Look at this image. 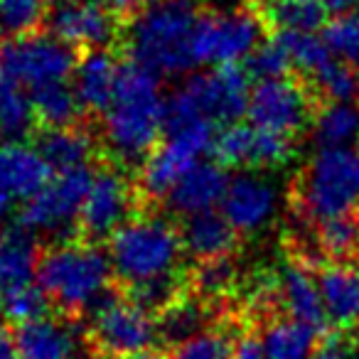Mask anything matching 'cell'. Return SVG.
Returning a JSON list of instances; mask_svg holds the SVG:
<instances>
[{"mask_svg":"<svg viewBox=\"0 0 359 359\" xmlns=\"http://www.w3.org/2000/svg\"><path fill=\"white\" fill-rule=\"evenodd\" d=\"M320 148H347L359 143V109L354 104H325L313 123Z\"/></svg>","mask_w":359,"mask_h":359,"instance_id":"31","label":"cell"},{"mask_svg":"<svg viewBox=\"0 0 359 359\" xmlns=\"http://www.w3.org/2000/svg\"><path fill=\"white\" fill-rule=\"evenodd\" d=\"M47 27L57 40L86 52L109 50L121 32V22L99 0H57Z\"/></svg>","mask_w":359,"mask_h":359,"instance_id":"14","label":"cell"},{"mask_svg":"<svg viewBox=\"0 0 359 359\" xmlns=\"http://www.w3.org/2000/svg\"><path fill=\"white\" fill-rule=\"evenodd\" d=\"M94 170L96 168H79L52 175V180L35 197L22 202L15 224L35 236H55V244L72 241V234H79V215L94 182Z\"/></svg>","mask_w":359,"mask_h":359,"instance_id":"8","label":"cell"},{"mask_svg":"<svg viewBox=\"0 0 359 359\" xmlns=\"http://www.w3.org/2000/svg\"><path fill=\"white\" fill-rule=\"evenodd\" d=\"M84 339L96 359H130L158 342L155 318L116 290L89 315Z\"/></svg>","mask_w":359,"mask_h":359,"instance_id":"9","label":"cell"},{"mask_svg":"<svg viewBox=\"0 0 359 359\" xmlns=\"http://www.w3.org/2000/svg\"><path fill=\"white\" fill-rule=\"evenodd\" d=\"M280 45L285 47L293 69L298 72L300 79H313L318 72H323L330 62L334 60L332 50L327 47L323 35H300V32H278L276 35Z\"/></svg>","mask_w":359,"mask_h":359,"instance_id":"34","label":"cell"},{"mask_svg":"<svg viewBox=\"0 0 359 359\" xmlns=\"http://www.w3.org/2000/svg\"><path fill=\"white\" fill-rule=\"evenodd\" d=\"M219 320L215 303L197 298V295L187 293L177 300L175 305H170L165 313H160L155 318V330H158V342L168 344L170 349L185 344L187 339L197 337V334L212 330Z\"/></svg>","mask_w":359,"mask_h":359,"instance_id":"23","label":"cell"},{"mask_svg":"<svg viewBox=\"0 0 359 359\" xmlns=\"http://www.w3.org/2000/svg\"><path fill=\"white\" fill-rule=\"evenodd\" d=\"M99 3L121 22V25H128V22L135 20L145 8L153 6L155 0H99Z\"/></svg>","mask_w":359,"mask_h":359,"instance_id":"44","label":"cell"},{"mask_svg":"<svg viewBox=\"0 0 359 359\" xmlns=\"http://www.w3.org/2000/svg\"><path fill=\"white\" fill-rule=\"evenodd\" d=\"M313 241L325 261L359 264V210L313 226Z\"/></svg>","mask_w":359,"mask_h":359,"instance_id":"28","label":"cell"},{"mask_svg":"<svg viewBox=\"0 0 359 359\" xmlns=\"http://www.w3.org/2000/svg\"><path fill=\"white\" fill-rule=\"evenodd\" d=\"M325 6H327V11L334 13V18H337V15H344V13L357 11L359 0H325Z\"/></svg>","mask_w":359,"mask_h":359,"instance_id":"46","label":"cell"},{"mask_svg":"<svg viewBox=\"0 0 359 359\" xmlns=\"http://www.w3.org/2000/svg\"><path fill=\"white\" fill-rule=\"evenodd\" d=\"M325 42L332 50L337 60L352 65L354 69L359 67V8L352 13H344L330 20V25L323 32Z\"/></svg>","mask_w":359,"mask_h":359,"instance_id":"40","label":"cell"},{"mask_svg":"<svg viewBox=\"0 0 359 359\" xmlns=\"http://www.w3.org/2000/svg\"><path fill=\"white\" fill-rule=\"evenodd\" d=\"M241 330H229L224 325H215L207 332L187 339L185 344L170 349V359H231L234 339Z\"/></svg>","mask_w":359,"mask_h":359,"instance_id":"38","label":"cell"},{"mask_svg":"<svg viewBox=\"0 0 359 359\" xmlns=\"http://www.w3.org/2000/svg\"><path fill=\"white\" fill-rule=\"evenodd\" d=\"M323 109L320 99L313 94L310 84L298 74L285 79L264 81L251 89L249 123L261 130L298 138L308 126L315 123V116Z\"/></svg>","mask_w":359,"mask_h":359,"instance_id":"11","label":"cell"},{"mask_svg":"<svg viewBox=\"0 0 359 359\" xmlns=\"http://www.w3.org/2000/svg\"><path fill=\"white\" fill-rule=\"evenodd\" d=\"M229 182L231 177L226 168H222L219 163H212V160H202L172 187V192L165 197V205L170 212L182 217L215 212L224 202Z\"/></svg>","mask_w":359,"mask_h":359,"instance_id":"17","label":"cell"},{"mask_svg":"<svg viewBox=\"0 0 359 359\" xmlns=\"http://www.w3.org/2000/svg\"><path fill=\"white\" fill-rule=\"evenodd\" d=\"M236 276H239V271H236L234 256L197 261L195 269L187 273V288L197 298L219 305L224 295H229L231 288L236 285Z\"/></svg>","mask_w":359,"mask_h":359,"instance_id":"32","label":"cell"},{"mask_svg":"<svg viewBox=\"0 0 359 359\" xmlns=\"http://www.w3.org/2000/svg\"><path fill=\"white\" fill-rule=\"evenodd\" d=\"M276 207H278V195L269 180L244 172L231 177L229 190L222 202V215L239 234H254L269 224L271 217L276 215Z\"/></svg>","mask_w":359,"mask_h":359,"instance_id":"15","label":"cell"},{"mask_svg":"<svg viewBox=\"0 0 359 359\" xmlns=\"http://www.w3.org/2000/svg\"><path fill=\"white\" fill-rule=\"evenodd\" d=\"M52 168L42 160L35 145L22 140L0 143V197L13 202H27L52 180Z\"/></svg>","mask_w":359,"mask_h":359,"instance_id":"16","label":"cell"},{"mask_svg":"<svg viewBox=\"0 0 359 359\" xmlns=\"http://www.w3.org/2000/svg\"><path fill=\"white\" fill-rule=\"evenodd\" d=\"M313 94L320 99V104H352L359 99V74L352 65L334 57L323 72L308 79Z\"/></svg>","mask_w":359,"mask_h":359,"instance_id":"35","label":"cell"},{"mask_svg":"<svg viewBox=\"0 0 359 359\" xmlns=\"http://www.w3.org/2000/svg\"><path fill=\"white\" fill-rule=\"evenodd\" d=\"M310 359H354V344L344 332H327Z\"/></svg>","mask_w":359,"mask_h":359,"instance_id":"42","label":"cell"},{"mask_svg":"<svg viewBox=\"0 0 359 359\" xmlns=\"http://www.w3.org/2000/svg\"><path fill=\"white\" fill-rule=\"evenodd\" d=\"M76 62H79V50L45 32L8 40L0 47V67L30 91L52 84H67L74 76Z\"/></svg>","mask_w":359,"mask_h":359,"instance_id":"12","label":"cell"},{"mask_svg":"<svg viewBox=\"0 0 359 359\" xmlns=\"http://www.w3.org/2000/svg\"><path fill=\"white\" fill-rule=\"evenodd\" d=\"M182 254L180 229L160 217H133L109 239V259L121 288L180 273Z\"/></svg>","mask_w":359,"mask_h":359,"instance_id":"5","label":"cell"},{"mask_svg":"<svg viewBox=\"0 0 359 359\" xmlns=\"http://www.w3.org/2000/svg\"><path fill=\"white\" fill-rule=\"evenodd\" d=\"M295 153V138L271 130H261L254 126V145H251L249 168H278L288 163Z\"/></svg>","mask_w":359,"mask_h":359,"instance_id":"41","label":"cell"},{"mask_svg":"<svg viewBox=\"0 0 359 359\" xmlns=\"http://www.w3.org/2000/svg\"><path fill=\"white\" fill-rule=\"evenodd\" d=\"M135 182L126 177L123 168L109 163L94 170V182L79 215V236L89 244L111 239L133 212L140 210Z\"/></svg>","mask_w":359,"mask_h":359,"instance_id":"13","label":"cell"},{"mask_svg":"<svg viewBox=\"0 0 359 359\" xmlns=\"http://www.w3.org/2000/svg\"><path fill=\"white\" fill-rule=\"evenodd\" d=\"M130 359H170V354H165L163 349H148V352H140Z\"/></svg>","mask_w":359,"mask_h":359,"instance_id":"47","label":"cell"},{"mask_svg":"<svg viewBox=\"0 0 359 359\" xmlns=\"http://www.w3.org/2000/svg\"><path fill=\"white\" fill-rule=\"evenodd\" d=\"M50 308V298H47L45 290L37 283L20 285V288H13L0 295V315L11 325H15V327L47 318Z\"/></svg>","mask_w":359,"mask_h":359,"instance_id":"36","label":"cell"},{"mask_svg":"<svg viewBox=\"0 0 359 359\" xmlns=\"http://www.w3.org/2000/svg\"><path fill=\"white\" fill-rule=\"evenodd\" d=\"M118 72L121 62L116 60L111 50H89L79 55L72 86H74L81 109H84V116L101 118L106 114V109L114 101Z\"/></svg>","mask_w":359,"mask_h":359,"instance_id":"18","label":"cell"},{"mask_svg":"<svg viewBox=\"0 0 359 359\" xmlns=\"http://www.w3.org/2000/svg\"><path fill=\"white\" fill-rule=\"evenodd\" d=\"M32 111H35V121L42 128H69V126H79L84 109H81L79 99L74 94V86L67 84H52L42 86V89L30 91Z\"/></svg>","mask_w":359,"mask_h":359,"instance_id":"30","label":"cell"},{"mask_svg":"<svg viewBox=\"0 0 359 359\" xmlns=\"http://www.w3.org/2000/svg\"><path fill=\"white\" fill-rule=\"evenodd\" d=\"M251 145H254V126L236 121V123L217 130L212 155H215V163H219L222 168H249Z\"/></svg>","mask_w":359,"mask_h":359,"instance_id":"37","label":"cell"},{"mask_svg":"<svg viewBox=\"0 0 359 359\" xmlns=\"http://www.w3.org/2000/svg\"><path fill=\"white\" fill-rule=\"evenodd\" d=\"M35 150L55 175L69 172V170L91 168V158L96 155V138L81 123L69 128H42L35 135Z\"/></svg>","mask_w":359,"mask_h":359,"instance_id":"22","label":"cell"},{"mask_svg":"<svg viewBox=\"0 0 359 359\" xmlns=\"http://www.w3.org/2000/svg\"><path fill=\"white\" fill-rule=\"evenodd\" d=\"M18 359H72L76 349L74 327L67 318H42L15 327Z\"/></svg>","mask_w":359,"mask_h":359,"instance_id":"25","label":"cell"},{"mask_svg":"<svg viewBox=\"0 0 359 359\" xmlns=\"http://www.w3.org/2000/svg\"><path fill=\"white\" fill-rule=\"evenodd\" d=\"M318 288L323 295L327 325L337 332L359 327V269L352 264L325 261L315 269Z\"/></svg>","mask_w":359,"mask_h":359,"instance_id":"19","label":"cell"},{"mask_svg":"<svg viewBox=\"0 0 359 359\" xmlns=\"http://www.w3.org/2000/svg\"><path fill=\"white\" fill-rule=\"evenodd\" d=\"M0 359H18L15 330H11L6 323H0Z\"/></svg>","mask_w":359,"mask_h":359,"instance_id":"45","label":"cell"},{"mask_svg":"<svg viewBox=\"0 0 359 359\" xmlns=\"http://www.w3.org/2000/svg\"><path fill=\"white\" fill-rule=\"evenodd\" d=\"M180 236H182L185 251L195 261L226 259V256H234L239 246V231L217 210L185 217L180 226Z\"/></svg>","mask_w":359,"mask_h":359,"instance_id":"21","label":"cell"},{"mask_svg":"<svg viewBox=\"0 0 359 359\" xmlns=\"http://www.w3.org/2000/svg\"><path fill=\"white\" fill-rule=\"evenodd\" d=\"M202 8L195 0H155L126 27L128 60L158 72L160 76L195 69V32Z\"/></svg>","mask_w":359,"mask_h":359,"instance_id":"3","label":"cell"},{"mask_svg":"<svg viewBox=\"0 0 359 359\" xmlns=\"http://www.w3.org/2000/svg\"><path fill=\"white\" fill-rule=\"evenodd\" d=\"M323 337L325 332L288 315L269 320L261 332L266 359H310Z\"/></svg>","mask_w":359,"mask_h":359,"instance_id":"27","label":"cell"},{"mask_svg":"<svg viewBox=\"0 0 359 359\" xmlns=\"http://www.w3.org/2000/svg\"><path fill=\"white\" fill-rule=\"evenodd\" d=\"M8 210H11V202L0 197V229H3V222H6V217H8Z\"/></svg>","mask_w":359,"mask_h":359,"instance_id":"49","label":"cell"},{"mask_svg":"<svg viewBox=\"0 0 359 359\" xmlns=\"http://www.w3.org/2000/svg\"><path fill=\"white\" fill-rule=\"evenodd\" d=\"M290 205L310 229L359 210L354 187V150L320 148L290 187Z\"/></svg>","mask_w":359,"mask_h":359,"instance_id":"6","label":"cell"},{"mask_svg":"<svg viewBox=\"0 0 359 359\" xmlns=\"http://www.w3.org/2000/svg\"><path fill=\"white\" fill-rule=\"evenodd\" d=\"M42 246L32 231L13 224L0 231V295L20 285L35 283Z\"/></svg>","mask_w":359,"mask_h":359,"instance_id":"24","label":"cell"},{"mask_svg":"<svg viewBox=\"0 0 359 359\" xmlns=\"http://www.w3.org/2000/svg\"><path fill=\"white\" fill-rule=\"evenodd\" d=\"M266 27L259 6H241L229 13H202L192 45L195 65L217 69L246 62L264 42Z\"/></svg>","mask_w":359,"mask_h":359,"instance_id":"10","label":"cell"},{"mask_svg":"<svg viewBox=\"0 0 359 359\" xmlns=\"http://www.w3.org/2000/svg\"><path fill=\"white\" fill-rule=\"evenodd\" d=\"M109 251L84 239L62 241L42 249L37 285L62 318L79 323L89 318L116 288Z\"/></svg>","mask_w":359,"mask_h":359,"instance_id":"2","label":"cell"},{"mask_svg":"<svg viewBox=\"0 0 359 359\" xmlns=\"http://www.w3.org/2000/svg\"><path fill=\"white\" fill-rule=\"evenodd\" d=\"M259 11L266 25L278 32L318 35L330 25V11L325 0H261Z\"/></svg>","mask_w":359,"mask_h":359,"instance_id":"26","label":"cell"},{"mask_svg":"<svg viewBox=\"0 0 359 359\" xmlns=\"http://www.w3.org/2000/svg\"><path fill=\"white\" fill-rule=\"evenodd\" d=\"M35 123L32 99L25 94V86L0 67V143L25 138Z\"/></svg>","mask_w":359,"mask_h":359,"instance_id":"29","label":"cell"},{"mask_svg":"<svg viewBox=\"0 0 359 359\" xmlns=\"http://www.w3.org/2000/svg\"><path fill=\"white\" fill-rule=\"evenodd\" d=\"M244 69L249 74V79H254L256 84H264V81H276L290 76L293 62H290L288 52L280 45L278 37H273V40H264L256 47L254 55L244 62Z\"/></svg>","mask_w":359,"mask_h":359,"instance_id":"39","label":"cell"},{"mask_svg":"<svg viewBox=\"0 0 359 359\" xmlns=\"http://www.w3.org/2000/svg\"><path fill=\"white\" fill-rule=\"evenodd\" d=\"M278 295L280 308L288 313V318L300 320L320 332L327 330V315H325L315 269L290 259L278 273Z\"/></svg>","mask_w":359,"mask_h":359,"instance_id":"20","label":"cell"},{"mask_svg":"<svg viewBox=\"0 0 359 359\" xmlns=\"http://www.w3.org/2000/svg\"><path fill=\"white\" fill-rule=\"evenodd\" d=\"M251 79L244 67L229 65L190 74L165 99V133L192 123H236L249 111Z\"/></svg>","mask_w":359,"mask_h":359,"instance_id":"4","label":"cell"},{"mask_svg":"<svg viewBox=\"0 0 359 359\" xmlns=\"http://www.w3.org/2000/svg\"><path fill=\"white\" fill-rule=\"evenodd\" d=\"M231 359H266L264 339L256 330H241L234 339V349H231Z\"/></svg>","mask_w":359,"mask_h":359,"instance_id":"43","label":"cell"},{"mask_svg":"<svg viewBox=\"0 0 359 359\" xmlns=\"http://www.w3.org/2000/svg\"><path fill=\"white\" fill-rule=\"evenodd\" d=\"M354 187H357V197H359V143L354 148Z\"/></svg>","mask_w":359,"mask_h":359,"instance_id":"48","label":"cell"},{"mask_svg":"<svg viewBox=\"0 0 359 359\" xmlns=\"http://www.w3.org/2000/svg\"><path fill=\"white\" fill-rule=\"evenodd\" d=\"M215 138L217 126L210 121L165 133V140L150 153V158L140 165L138 175H135V190H138L140 205L143 202H165V197L172 192L180 180L197 163H202V155L212 153Z\"/></svg>","mask_w":359,"mask_h":359,"instance_id":"7","label":"cell"},{"mask_svg":"<svg viewBox=\"0 0 359 359\" xmlns=\"http://www.w3.org/2000/svg\"><path fill=\"white\" fill-rule=\"evenodd\" d=\"M52 0H0V37L20 40L47 25Z\"/></svg>","mask_w":359,"mask_h":359,"instance_id":"33","label":"cell"},{"mask_svg":"<svg viewBox=\"0 0 359 359\" xmlns=\"http://www.w3.org/2000/svg\"><path fill=\"white\" fill-rule=\"evenodd\" d=\"M165 99L160 74L133 60L121 62L118 84L106 114L101 135L114 165H143L165 133Z\"/></svg>","mask_w":359,"mask_h":359,"instance_id":"1","label":"cell"}]
</instances>
